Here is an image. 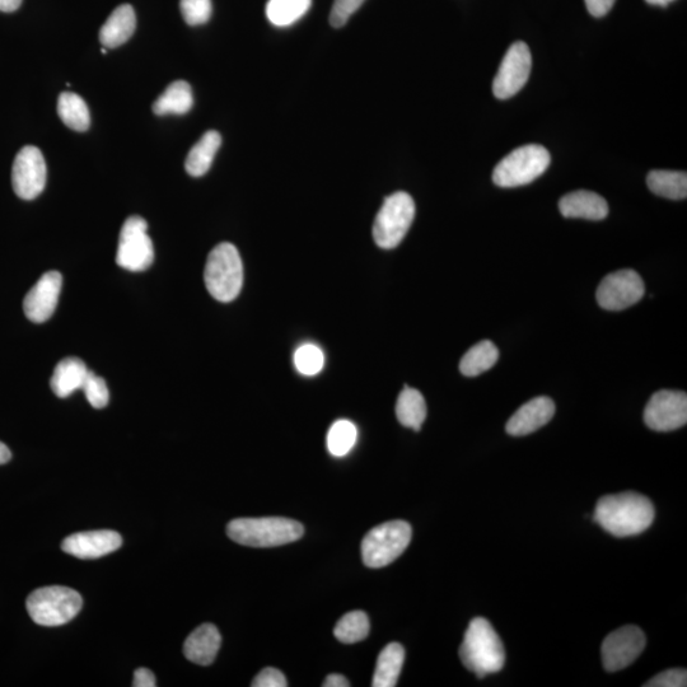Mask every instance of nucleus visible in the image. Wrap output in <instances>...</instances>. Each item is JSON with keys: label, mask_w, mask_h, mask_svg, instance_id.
<instances>
[{"label": "nucleus", "mask_w": 687, "mask_h": 687, "mask_svg": "<svg viewBox=\"0 0 687 687\" xmlns=\"http://www.w3.org/2000/svg\"><path fill=\"white\" fill-rule=\"evenodd\" d=\"M554 414L555 404L550 397H535L512 415L506 425V431L513 437L527 436L548 424Z\"/></svg>", "instance_id": "obj_17"}, {"label": "nucleus", "mask_w": 687, "mask_h": 687, "mask_svg": "<svg viewBox=\"0 0 687 687\" xmlns=\"http://www.w3.org/2000/svg\"><path fill=\"white\" fill-rule=\"evenodd\" d=\"M137 17L130 4H123L111 13L100 31L101 44L107 49L119 48L133 36Z\"/></svg>", "instance_id": "obj_20"}, {"label": "nucleus", "mask_w": 687, "mask_h": 687, "mask_svg": "<svg viewBox=\"0 0 687 687\" xmlns=\"http://www.w3.org/2000/svg\"><path fill=\"white\" fill-rule=\"evenodd\" d=\"M369 619L366 612L352 611L339 620L334 629L336 639L341 643L353 644L366 639L369 634Z\"/></svg>", "instance_id": "obj_30"}, {"label": "nucleus", "mask_w": 687, "mask_h": 687, "mask_svg": "<svg viewBox=\"0 0 687 687\" xmlns=\"http://www.w3.org/2000/svg\"><path fill=\"white\" fill-rule=\"evenodd\" d=\"M647 185L653 194L672 200L686 199V172L656 170L649 172Z\"/></svg>", "instance_id": "obj_27"}, {"label": "nucleus", "mask_w": 687, "mask_h": 687, "mask_svg": "<svg viewBox=\"0 0 687 687\" xmlns=\"http://www.w3.org/2000/svg\"><path fill=\"white\" fill-rule=\"evenodd\" d=\"M11 458L12 453L9 451V448L3 442H0V465L7 464V462L11 461Z\"/></svg>", "instance_id": "obj_42"}, {"label": "nucleus", "mask_w": 687, "mask_h": 687, "mask_svg": "<svg viewBox=\"0 0 687 687\" xmlns=\"http://www.w3.org/2000/svg\"><path fill=\"white\" fill-rule=\"evenodd\" d=\"M58 114L63 123L76 132H86L90 128V110L83 98L76 93L63 92L59 96Z\"/></svg>", "instance_id": "obj_28"}, {"label": "nucleus", "mask_w": 687, "mask_h": 687, "mask_svg": "<svg viewBox=\"0 0 687 687\" xmlns=\"http://www.w3.org/2000/svg\"><path fill=\"white\" fill-rule=\"evenodd\" d=\"M364 0H335L330 13L331 26L335 28L347 25L349 18L362 7Z\"/></svg>", "instance_id": "obj_35"}, {"label": "nucleus", "mask_w": 687, "mask_h": 687, "mask_svg": "<svg viewBox=\"0 0 687 687\" xmlns=\"http://www.w3.org/2000/svg\"><path fill=\"white\" fill-rule=\"evenodd\" d=\"M45 158L39 148L23 147L16 156L12 168V185L14 193L23 200H34L45 189Z\"/></svg>", "instance_id": "obj_12"}, {"label": "nucleus", "mask_w": 687, "mask_h": 687, "mask_svg": "<svg viewBox=\"0 0 687 687\" xmlns=\"http://www.w3.org/2000/svg\"><path fill=\"white\" fill-rule=\"evenodd\" d=\"M301 523L283 517L237 518L228 523L229 539L250 548H275L301 539Z\"/></svg>", "instance_id": "obj_3"}, {"label": "nucleus", "mask_w": 687, "mask_h": 687, "mask_svg": "<svg viewBox=\"0 0 687 687\" xmlns=\"http://www.w3.org/2000/svg\"><path fill=\"white\" fill-rule=\"evenodd\" d=\"M204 280L214 299L223 303L235 301L243 285V265L236 246L223 242L210 251Z\"/></svg>", "instance_id": "obj_4"}, {"label": "nucleus", "mask_w": 687, "mask_h": 687, "mask_svg": "<svg viewBox=\"0 0 687 687\" xmlns=\"http://www.w3.org/2000/svg\"><path fill=\"white\" fill-rule=\"evenodd\" d=\"M148 223L142 217L126 219L119 237L116 264L125 270L139 271L151 268L154 261V247L148 236Z\"/></svg>", "instance_id": "obj_9"}, {"label": "nucleus", "mask_w": 687, "mask_h": 687, "mask_svg": "<svg viewBox=\"0 0 687 687\" xmlns=\"http://www.w3.org/2000/svg\"><path fill=\"white\" fill-rule=\"evenodd\" d=\"M312 6V0H269L266 17L275 27H288L301 20Z\"/></svg>", "instance_id": "obj_29"}, {"label": "nucleus", "mask_w": 687, "mask_h": 687, "mask_svg": "<svg viewBox=\"0 0 687 687\" xmlns=\"http://www.w3.org/2000/svg\"><path fill=\"white\" fill-rule=\"evenodd\" d=\"M83 606L82 596L68 587L39 588L28 596V614L36 624L60 626L76 618Z\"/></svg>", "instance_id": "obj_5"}, {"label": "nucleus", "mask_w": 687, "mask_h": 687, "mask_svg": "<svg viewBox=\"0 0 687 687\" xmlns=\"http://www.w3.org/2000/svg\"><path fill=\"white\" fill-rule=\"evenodd\" d=\"M101 53H102V54H106V53H107L106 48H102Z\"/></svg>", "instance_id": "obj_44"}, {"label": "nucleus", "mask_w": 687, "mask_h": 687, "mask_svg": "<svg viewBox=\"0 0 687 687\" xmlns=\"http://www.w3.org/2000/svg\"><path fill=\"white\" fill-rule=\"evenodd\" d=\"M411 526L405 521H391L372 528L362 541L363 563L368 568L386 567L408 548Z\"/></svg>", "instance_id": "obj_8"}, {"label": "nucleus", "mask_w": 687, "mask_h": 687, "mask_svg": "<svg viewBox=\"0 0 687 687\" xmlns=\"http://www.w3.org/2000/svg\"><path fill=\"white\" fill-rule=\"evenodd\" d=\"M180 9L188 25H205L212 17V0H181Z\"/></svg>", "instance_id": "obj_34"}, {"label": "nucleus", "mask_w": 687, "mask_h": 687, "mask_svg": "<svg viewBox=\"0 0 687 687\" xmlns=\"http://www.w3.org/2000/svg\"><path fill=\"white\" fill-rule=\"evenodd\" d=\"M123 545V539L118 532L111 530L79 532L68 536L63 541L64 553L76 556L78 559H98L114 553Z\"/></svg>", "instance_id": "obj_16"}, {"label": "nucleus", "mask_w": 687, "mask_h": 687, "mask_svg": "<svg viewBox=\"0 0 687 687\" xmlns=\"http://www.w3.org/2000/svg\"><path fill=\"white\" fill-rule=\"evenodd\" d=\"M550 162L548 149L537 144L514 149L495 167L494 184L504 189L531 184L548 170Z\"/></svg>", "instance_id": "obj_6"}, {"label": "nucleus", "mask_w": 687, "mask_h": 687, "mask_svg": "<svg viewBox=\"0 0 687 687\" xmlns=\"http://www.w3.org/2000/svg\"><path fill=\"white\" fill-rule=\"evenodd\" d=\"M654 507L638 493L606 495L597 502L593 521L615 537L637 536L651 527Z\"/></svg>", "instance_id": "obj_1"}, {"label": "nucleus", "mask_w": 687, "mask_h": 687, "mask_svg": "<svg viewBox=\"0 0 687 687\" xmlns=\"http://www.w3.org/2000/svg\"><path fill=\"white\" fill-rule=\"evenodd\" d=\"M646 288L637 271L619 270L602 280L597 289V302L604 310L623 311L643 298Z\"/></svg>", "instance_id": "obj_10"}, {"label": "nucleus", "mask_w": 687, "mask_h": 687, "mask_svg": "<svg viewBox=\"0 0 687 687\" xmlns=\"http://www.w3.org/2000/svg\"><path fill=\"white\" fill-rule=\"evenodd\" d=\"M644 422L656 432H671L687 423V396L682 391L656 392L644 410Z\"/></svg>", "instance_id": "obj_14"}, {"label": "nucleus", "mask_w": 687, "mask_h": 687, "mask_svg": "<svg viewBox=\"0 0 687 687\" xmlns=\"http://www.w3.org/2000/svg\"><path fill=\"white\" fill-rule=\"evenodd\" d=\"M462 663L480 679L497 674L506 663V649L492 624L484 618L471 621L461 644Z\"/></svg>", "instance_id": "obj_2"}, {"label": "nucleus", "mask_w": 687, "mask_h": 687, "mask_svg": "<svg viewBox=\"0 0 687 687\" xmlns=\"http://www.w3.org/2000/svg\"><path fill=\"white\" fill-rule=\"evenodd\" d=\"M531 51L525 42L517 41L508 49L493 82V93L498 100H508L520 92L530 78Z\"/></svg>", "instance_id": "obj_11"}, {"label": "nucleus", "mask_w": 687, "mask_h": 687, "mask_svg": "<svg viewBox=\"0 0 687 687\" xmlns=\"http://www.w3.org/2000/svg\"><path fill=\"white\" fill-rule=\"evenodd\" d=\"M357 427L349 420H338L327 434V448L335 457L347 456L357 442Z\"/></svg>", "instance_id": "obj_31"}, {"label": "nucleus", "mask_w": 687, "mask_h": 687, "mask_svg": "<svg viewBox=\"0 0 687 687\" xmlns=\"http://www.w3.org/2000/svg\"><path fill=\"white\" fill-rule=\"evenodd\" d=\"M222 137L216 130H209L195 144L186 157V172L193 177H202L213 165L214 157L221 148Z\"/></svg>", "instance_id": "obj_22"}, {"label": "nucleus", "mask_w": 687, "mask_h": 687, "mask_svg": "<svg viewBox=\"0 0 687 687\" xmlns=\"http://www.w3.org/2000/svg\"><path fill=\"white\" fill-rule=\"evenodd\" d=\"M88 403L95 409H104L110 401V392L104 378L88 372L86 381L82 387Z\"/></svg>", "instance_id": "obj_33"}, {"label": "nucleus", "mask_w": 687, "mask_h": 687, "mask_svg": "<svg viewBox=\"0 0 687 687\" xmlns=\"http://www.w3.org/2000/svg\"><path fill=\"white\" fill-rule=\"evenodd\" d=\"M586 2V7L588 12L592 14L593 17H604L609 13L614 7L616 0H584Z\"/></svg>", "instance_id": "obj_38"}, {"label": "nucleus", "mask_w": 687, "mask_h": 687, "mask_svg": "<svg viewBox=\"0 0 687 687\" xmlns=\"http://www.w3.org/2000/svg\"><path fill=\"white\" fill-rule=\"evenodd\" d=\"M325 687H348L350 686L349 681L345 679L343 675L333 674L326 677L324 684Z\"/></svg>", "instance_id": "obj_40"}, {"label": "nucleus", "mask_w": 687, "mask_h": 687, "mask_svg": "<svg viewBox=\"0 0 687 687\" xmlns=\"http://www.w3.org/2000/svg\"><path fill=\"white\" fill-rule=\"evenodd\" d=\"M222 637L216 626L203 624L189 635L184 644V654L190 662L200 666L212 665L216 660Z\"/></svg>", "instance_id": "obj_19"}, {"label": "nucleus", "mask_w": 687, "mask_h": 687, "mask_svg": "<svg viewBox=\"0 0 687 687\" xmlns=\"http://www.w3.org/2000/svg\"><path fill=\"white\" fill-rule=\"evenodd\" d=\"M646 687H685L687 686V672L682 668H674V670H667L654 676L649 680Z\"/></svg>", "instance_id": "obj_36"}, {"label": "nucleus", "mask_w": 687, "mask_h": 687, "mask_svg": "<svg viewBox=\"0 0 687 687\" xmlns=\"http://www.w3.org/2000/svg\"><path fill=\"white\" fill-rule=\"evenodd\" d=\"M396 417L404 427L419 432L427 418V404L423 395L406 386L397 399Z\"/></svg>", "instance_id": "obj_25"}, {"label": "nucleus", "mask_w": 687, "mask_h": 687, "mask_svg": "<svg viewBox=\"0 0 687 687\" xmlns=\"http://www.w3.org/2000/svg\"><path fill=\"white\" fill-rule=\"evenodd\" d=\"M651 6L667 7L668 4L675 2V0H646Z\"/></svg>", "instance_id": "obj_43"}, {"label": "nucleus", "mask_w": 687, "mask_h": 687, "mask_svg": "<svg viewBox=\"0 0 687 687\" xmlns=\"http://www.w3.org/2000/svg\"><path fill=\"white\" fill-rule=\"evenodd\" d=\"M86 363L79 358H65L56 364L50 386L54 394L60 399H65L74 391L82 390L84 381L88 375Z\"/></svg>", "instance_id": "obj_21"}, {"label": "nucleus", "mask_w": 687, "mask_h": 687, "mask_svg": "<svg viewBox=\"0 0 687 687\" xmlns=\"http://www.w3.org/2000/svg\"><path fill=\"white\" fill-rule=\"evenodd\" d=\"M254 687H287V679L277 668H264L252 681Z\"/></svg>", "instance_id": "obj_37"}, {"label": "nucleus", "mask_w": 687, "mask_h": 687, "mask_svg": "<svg viewBox=\"0 0 687 687\" xmlns=\"http://www.w3.org/2000/svg\"><path fill=\"white\" fill-rule=\"evenodd\" d=\"M22 0H0V12L12 13L21 7Z\"/></svg>", "instance_id": "obj_41"}, {"label": "nucleus", "mask_w": 687, "mask_h": 687, "mask_svg": "<svg viewBox=\"0 0 687 687\" xmlns=\"http://www.w3.org/2000/svg\"><path fill=\"white\" fill-rule=\"evenodd\" d=\"M560 213L565 218H581L602 221L609 214V205L602 196L592 191L578 190L560 199Z\"/></svg>", "instance_id": "obj_18"}, {"label": "nucleus", "mask_w": 687, "mask_h": 687, "mask_svg": "<svg viewBox=\"0 0 687 687\" xmlns=\"http://www.w3.org/2000/svg\"><path fill=\"white\" fill-rule=\"evenodd\" d=\"M414 218L415 203L408 193L399 191L390 195L373 224V238L377 245L385 250L395 249L408 235Z\"/></svg>", "instance_id": "obj_7"}, {"label": "nucleus", "mask_w": 687, "mask_h": 687, "mask_svg": "<svg viewBox=\"0 0 687 687\" xmlns=\"http://www.w3.org/2000/svg\"><path fill=\"white\" fill-rule=\"evenodd\" d=\"M498 359L499 350L492 341H480L462 357L460 371L466 377H478L493 368Z\"/></svg>", "instance_id": "obj_26"}, {"label": "nucleus", "mask_w": 687, "mask_h": 687, "mask_svg": "<svg viewBox=\"0 0 687 687\" xmlns=\"http://www.w3.org/2000/svg\"><path fill=\"white\" fill-rule=\"evenodd\" d=\"M134 687H154L157 686L156 677L147 668H138L134 672Z\"/></svg>", "instance_id": "obj_39"}, {"label": "nucleus", "mask_w": 687, "mask_h": 687, "mask_svg": "<svg viewBox=\"0 0 687 687\" xmlns=\"http://www.w3.org/2000/svg\"><path fill=\"white\" fill-rule=\"evenodd\" d=\"M405 661V649L399 643H391L378 657L373 687H394L399 681Z\"/></svg>", "instance_id": "obj_24"}, {"label": "nucleus", "mask_w": 687, "mask_h": 687, "mask_svg": "<svg viewBox=\"0 0 687 687\" xmlns=\"http://www.w3.org/2000/svg\"><path fill=\"white\" fill-rule=\"evenodd\" d=\"M193 90L188 82L176 81L153 104V112L158 116L185 115L193 109Z\"/></svg>", "instance_id": "obj_23"}, {"label": "nucleus", "mask_w": 687, "mask_h": 687, "mask_svg": "<svg viewBox=\"0 0 687 687\" xmlns=\"http://www.w3.org/2000/svg\"><path fill=\"white\" fill-rule=\"evenodd\" d=\"M63 277L59 271H48L37 280L23 299V311L28 320L42 324L54 315L62 292Z\"/></svg>", "instance_id": "obj_15"}, {"label": "nucleus", "mask_w": 687, "mask_h": 687, "mask_svg": "<svg viewBox=\"0 0 687 687\" xmlns=\"http://www.w3.org/2000/svg\"><path fill=\"white\" fill-rule=\"evenodd\" d=\"M646 635L638 626L628 625L607 635L601 654L607 672L624 670L634 663L646 647Z\"/></svg>", "instance_id": "obj_13"}, {"label": "nucleus", "mask_w": 687, "mask_h": 687, "mask_svg": "<svg viewBox=\"0 0 687 687\" xmlns=\"http://www.w3.org/2000/svg\"><path fill=\"white\" fill-rule=\"evenodd\" d=\"M325 355L315 344H305L294 353V366L305 376H316L322 371Z\"/></svg>", "instance_id": "obj_32"}]
</instances>
